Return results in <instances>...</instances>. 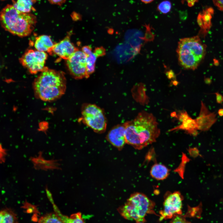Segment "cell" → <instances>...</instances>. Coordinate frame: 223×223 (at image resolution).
Returning <instances> with one entry per match:
<instances>
[{"label":"cell","mask_w":223,"mask_h":223,"mask_svg":"<svg viewBox=\"0 0 223 223\" xmlns=\"http://www.w3.org/2000/svg\"><path fill=\"white\" fill-rule=\"evenodd\" d=\"M183 198L178 191L166 196L164 202L163 210L160 212V220L170 219L175 215H181Z\"/></svg>","instance_id":"8"},{"label":"cell","mask_w":223,"mask_h":223,"mask_svg":"<svg viewBox=\"0 0 223 223\" xmlns=\"http://www.w3.org/2000/svg\"><path fill=\"white\" fill-rule=\"evenodd\" d=\"M87 56L82 50L77 51L66 60L67 65L70 74L76 79L88 78L86 61Z\"/></svg>","instance_id":"9"},{"label":"cell","mask_w":223,"mask_h":223,"mask_svg":"<svg viewBox=\"0 0 223 223\" xmlns=\"http://www.w3.org/2000/svg\"><path fill=\"white\" fill-rule=\"evenodd\" d=\"M155 203L144 194L139 192L132 194L125 204L117 209L125 219L137 223L146 221L148 214H155L154 210Z\"/></svg>","instance_id":"5"},{"label":"cell","mask_w":223,"mask_h":223,"mask_svg":"<svg viewBox=\"0 0 223 223\" xmlns=\"http://www.w3.org/2000/svg\"><path fill=\"white\" fill-rule=\"evenodd\" d=\"M4 210L0 211V223H2Z\"/></svg>","instance_id":"30"},{"label":"cell","mask_w":223,"mask_h":223,"mask_svg":"<svg viewBox=\"0 0 223 223\" xmlns=\"http://www.w3.org/2000/svg\"><path fill=\"white\" fill-rule=\"evenodd\" d=\"M125 124L126 143L136 149L141 150L155 142L160 133L156 118L146 111L140 112Z\"/></svg>","instance_id":"1"},{"label":"cell","mask_w":223,"mask_h":223,"mask_svg":"<svg viewBox=\"0 0 223 223\" xmlns=\"http://www.w3.org/2000/svg\"><path fill=\"white\" fill-rule=\"evenodd\" d=\"M54 45L50 37L47 35H42L36 37L34 47L37 50L47 52L52 54V49Z\"/></svg>","instance_id":"13"},{"label":"cell","mask_w":223,"mask_h":223,"mask_svg":"<svg viewBox=\"0 0 223 223\" xmlns=\"http://www.w3.org/2000/svg\"><path fill=\"white\" fill-rule=\"evenodd\" d=\"M81 115V120L94 132L100 134L105 131L107 119L100 107L94 104H85L82 107Z\"/></svg>","instance_id":"6"},{"label":"cell","mask_w":223,"mask_h":223,"mask_svg":"<svg viewBox=\"0 0 223 223\" xmlns=\"http://www.w3.org/2000/svg\"><path fill=\"white\" fill-rule=\"evenodd\" d=\"M97 57L95 53L93 52L87 56L86 63L87 73L88 77L94 71L95 63Z\"/></svg>","instance_id":"17"},{"label":"cell","mask_w":223,"mask_h":223,"mask_svg":"<svg viewBox=\"0 0 223 223\" xmlns=\"http://www.w3.org/2000/svg\"><path fill=\"white\" fill-rule=\"evenodd\" d=\"M2 27L12 34L23 37L30 34L37 23L34 15L20 11L13 5L8 4L0 12Z\"/></svg>","instance_id":"3"},{"label":"cell","mask_w":223,"mask_h":223,"mask_svg":"<svg viewBox=\"0 0 223 223\" xmlns=\"http://www.w3.org/2000/svg\"><path fill=\"white\" fill-rule=\"evenodd\" d=\"M36 0H12L13 5L20 12L30 13L33 10V5Z\"/></svg>","instance_id":"15"},{"label":"cell","mask_w":223,"mask_h":223,"mask_svg":"<svg viewBox=\"0 0 223 223\" xmlns=\"http://www.w3.org/2000/svg\"><path fill=\"white\" fill-rule=\"evenodd\" d=\"M171 2L168 0H165L159 4L157 7V9L159 11L164 14L168 13L171 8Z\"/></svg>","instance_id":"20"},{"label":"cell","mask_w":223,"mask_h":223,"mask_svg":"<svg viewBox=\"0 0 223 223\" xmlns=\"http://www.w3.org/2000/svg\"><path fill=\"white\" fill-rule=\"evenodd\" d=\"M33 86L38 98L45 101L55 100L65 92L66 80L64 73L46 67L34 80Z\"/></svg>","instance_id":"2"},{"label":"cell","mask_w":223,"mask_h":223,"mask_svg":"<svg viewBox=\"0 0 223 223\" xmlns=\"http://www.w3.org/2000/svg\"><path fill=\"white\" fill-rule=\"evenodd\" d=\"M38 222L41 223H63L56 213H51L41 216Z\"/></svg>","instance_id":"18"},{"label":"cell","mask_w":223,"mask_h":223,"mask_svg":"<svg viewBox=\"0 0 223 223\" xmlns=\"http://www.w3.org/2000/svg\"><path fill=\"white\" fill-rule=\"evenodd\" d=\"M3 210L2 223H12L17 222V216L14 212L8 209Z\"/></svg>","instance_id":"19"},{"label":"cell","mask_w":223,"mask_h":223,"mask_svg":"<svg viewBox=\"0 0 223 223\" xmlns=\"http://www.w3.org/2000/svg\"><path fill=\"white\" fill-rule=\"evenodd\" d=\"M186 1L187 5L189 7L193 6L199 0H183Z\"/></svg>","instance_id":"29"},{"label":"cell","mask_w":223,"mask_h":223,"mask_svg":"<svg viewBox=\"0 0 223 223\" xmlns=\"http://www.w3.org/2000/svg\"><path fill=\"white\" fill-rule=\"evenodd\" d=\"M47 57L46 53L37 50H27L19 59L22 65L32 74L42 72L46 68L45 66Z\"/></svg>","instance_id":"7"},{"label":"cell","mask_w":223,"mask_h":223,"mask_svg":"<svg viewBox=\"0 0 223 223\" xmlns=\"http://www.w3.org/2000/svg\"><path fill=\"white\" fill-rule=\"evenodd\" d=\"M154 0H141V1L145 3H149L152 2Z\"/></svg>","instance_id":"33"},{"label":"cell","mask_w":223,"mask_h":223,"mask_svg":"<svg viewBox=\"0 0 223 223\" xmlns=\"http://www.w3.org/2000/svg\"><path fill=\"white\" fill-rule=\"evenodd\" d=\"M24 208L26 209L27 212L28 213L34 212L37 213L38 212L37 208L35 206L33 205L28 203H24Z\"/></svg>","instance_id":"22"},{"label":"cell","mask_w":223,"mask_h":223,"mask_svg":"<svg viewBox=\"0 0 223 223\" xmlns=\"http://www.w3.org/2000/svg\"><path fill=\"white\" fill-rule=\"evenodd\" d=\"M169 169L164 165L155 164L151 167L150 173L151 177L158 180L166 179L169 174Z\"/></svg>","instance_id":"14"},{"label":"cell","mask_w":223,"mask_h":223,"mask_svg":"<svg viewBox=\"0 0 223 223\" xmlns=\"http://www.w3.org/2000/svg\"><path fill=\"white\" fill-rule=\"evenodd\" d=\"M218 115L220 116H223V108H220L219 109L218 111Z\"/></svg>","instance_id":"31"},{"label":"cell","mask_w":223,"mask_h":223,"mask_svg":"<svg viewBox=\"0 0 223 223\" xmlns=\"http://www.w3.org/2000/svg\"><path fill=\"white\" fill-rule=\"evenodd\" d=\"M206 48L198 36L181 39L177 49L180 64L186 69H196L205 56Z\"/></svg>","instance_id":"4"},{"label":"cell","mask_w":223,"mask_h":223,"mask_svg":"<svg viewBox=\"0 0 223 223\" xmlns=\"http://www.w3.org/2000/svg\"><path fill=\"white\" fill-rule=\"evenodd\" d=\"M214 4L220 10L223 11V0H212Z\"/></svg>","instance_id":"25"},{"label":"cell","mask_w":223,"mask_h":223,"mask_svg":"<svg viewBox=\"0 0 223 223\" xmlns=\"http://www.w3.org/2000/svg\"><path fill=\"white\" fill-rule=\"evenodd\" d=\"M3 62H2V60L0 57V72H1L2 70V68L3 67Z\"/></svg>","instance_id":"32"},{"label":"cell","mask_w":223,"mask_h":223,"mask_svg":"<svg viewBox=\"0 0 223 223\" xmlns=\"http://www.w3.org/2000/svg\"><path fill=\"white\" fill-rule=\"evenodd\" d=\"M125 123L113 127L106 135L107 140L119 150H121L126 144Z\"/></svg>","instance_id":"11"},{"label":"cell","mask_w":223,"mask_h":223,"mask_svg":"<svg viewBox=\"0 0 223 223\" xmlns=\"http://www.w3.org/2000/svg\"><path fill=\"white\" fill-rule=\"evenodd\" d=\"M2 0V1H3V0Z\"/></svg>","instance_id":"34"},{"label":"cell","mask_w":223,"mask_h":223,"mask_svg":"<svg viewBox=\"0 0 223 223\" xmlns=\"http://www.w3.org/2000/svg\"><path fill=\"white\" fill-rule=\"evenodd\" d=\"M216 116L215 112H210L202 102L199 115L195 119L198 130L204 131L208 130L216 122Z\"/></svg>","instance_id":"12"},{"label":"cell","mask_w":223,"mask_h":223,"mask_svg":"<svg viewBox=\"0 0 223 223\" xmlns=\"http://www.w3.org/2000/svg\"><path fill=\"white\" fill-rule=\"evenodd\" d=\"M216 96V102L218 104H222L223 102V96L218 92L215 93Z\"/></svg>","instance_id":"28"},{"label":"cell","mask_w":223,"mask_h":223,"mask_svg":"<svg viewBox=\"0 0 223 223\" xmlns=\"http://www.w3.org/2000/svg\"><path fill=\"white\" fill-rule=\"evenodd\" d=\"M92 50L91 48L88 46H84L82 48V51L87 56H88L92 52Z\"/></svg>","instance_id":"26"},{"label":"cell","mask_w":223,"mask_h":223,"mask_svg":"<svg viewBox=\"0 0 223 223\" xmlns=\"http://www.w3.org/2000/svg\"><path fill=\"white\" fill-rule=\"evenodd\" d=\"M71 32H70L63 40L54 44L52 54L54 53L60 58L66 60L78 50L71 41Z\"/></svg>","instance_id":"10"},{"label":"cell","mask_w":223,"mask_h":223,"mask_svg":"<svg viewBox=\"0 0 223 223\" xmlns=\"http://www.w3.org/2000/svg\"><path fill=\"white\" fill-rule=\"evenodd\" d=\"M85 221L81 213L77 212L71 215L69 218L68 223H84Z\"/></svg>","instance_id":"21"},{"label":"cell","mask_w":223,"mask_h":223,"mask_svg":"<svg viewBox=\"0 0 223 223\" xmlns=\"http://www.w3.org/2000/svg\"><path fill=\"white\" fill-rule=\"evenodd\" d=\"M32 161L34 167L37 169H48L59 168L56 163L54 161H47L43 159L40 158H33Z\"/></svg>","instance_id":"16"},{"label":"cell","mask_w":223,"mask_h":223,"mask_svg":"<svg viewBox=\"0 0 223 223\" xmlns=\"http://www.w3.org/2000/svg\"><path fill=\"white\" fill-rule=\"evenodd\" d=\"M98 57L104 55L105 54V50L103 47H98L96 48L94 52Z\"/></svg>","instance_id":"24"},{"label":"cell","mask_w":223,"mask_h":223,"mask_svg":"<svg viewBox=\"0 0 223 223\" xmlns=\"http://www.w3.org/2000/svg\"><path fill=\"white\" fill-rule=\"evenodd\" d=\"M6 155V150L3 148L2 145L0 143V163H2L5 162Z\"/></svg>","instance_id":"23"},{"label":"cell","mask_w":223,"mask_h":223,"mask_svg":"<svg viewBox=\"0 0 223 223\" xmlns=\"http://www.w3.org/2000/svg\"><path fill=\"white\" fill-rule=\"evenodd\" d=\"M66 0H48L51 4L60 6L63 4Z\"/></svg>","instance_id":"27"}]
</instances>
